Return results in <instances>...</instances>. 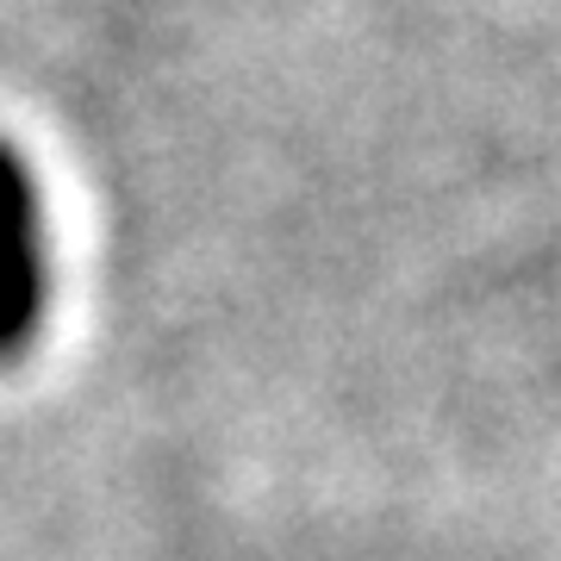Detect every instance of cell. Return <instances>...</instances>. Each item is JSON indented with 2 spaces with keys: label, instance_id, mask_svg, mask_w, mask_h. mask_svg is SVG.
<instances>
[{
  "label": "cell",
  "instance_id": "obj_1",
  "mask_svg": "<svg viewBox=\"0 0 561 561\" xmlns=\"http://www.w3.org/2000/svg\"><path fill=\"white\" fill-rule=\"evenodd\" d=\"M50 312V243L32 162L0 138V368L20 362Z\"/></svg>",
  "mask_w": 561,
  "mask_h": 561
}]
</instances>
